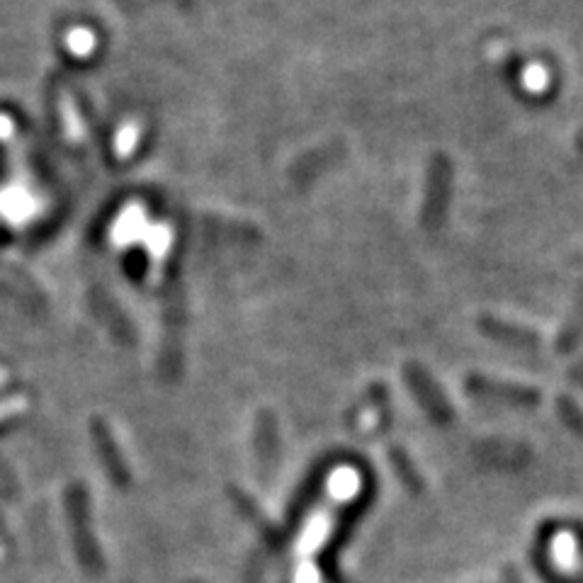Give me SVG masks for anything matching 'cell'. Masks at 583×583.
<instances>
[{"label":"cell","instance_id":"7a4b0ae2","mask_svg":"<svg viewBox=\"0 0 583 583\" xmlns=\"http://www.w3.org/2000/svg\"><path fill=\"white\" fill-rule=\"evenodd\" d=\"M479 331L498 343L513 345V348H537L540 345V336H537L535 328L515 324V321L508 319H498L494 314L481 316Z\"/></svg>","mask_w":583,"mask_h":583},{"label":"cell","instance_id":"5b68a950","mask_svg":"<svg viewBox=\"0 0 583 583\" xmlns=\"http://www.w3.org/2000/svg\"><path fill=\"white\" fill-rule=\"evenodd\" d=\"M574 377H579V379H583V360L579 362V365H576V370H574Z\"/></svg>","mask_w":583,"mask_h":583},{"label":"cell","instance_id":"3957f363","mask_svg":"<svg viewBox=\"0 0 583 583\" xmlns=\"http://www.w3.org/2000/svg\"><path fill=\"white\" fill-rule=\"evenodd\" d=\"M469 387L484 396H496V399L515 401V404H532V401H537L535 389L520 387V384H511V382H498V379H489V377H479V375L469 377Z\"/></svg>","mask_w":583,"mask_h":583},{"label":"cell","instance_id":"277c9868","mask_svg":"<svg viewBox=\"0 0 583 583\" xmlns=\"http://www.w3.org/2000/svg\"><path fill=\"white\" fill-rule=\"evenodd\" d=\"M406 379H409L411 387L416 389L418 399H421L435 416L443 418L450 416V404H445L443 394L438 392V384L430 379V375H426V370H423L421 365H406Z\"/></svg>","mask_w":583,"mask_h":583},{"label":"cell","instance_id":"8992f818","mask_svg":"<svg viewBox=\"0 0 583 583\" xmlns=\"http://www.w3.org/2000/svg\"><path fill=\"white\" fill-rule=\"evenodd\" d=\"M5 273H10V270H8V268H5V265H3V263H0V275H5Z\"/></svg>","mask_w":583,"mask_h":583},{"label":"cell","instance_id":"6da1fadb","mask_svg":"<svg viewBox=\"0 0 583 583\" xmlns=\"http://www.w3.org/2000/svg\"><path fill=\"white\" fill-rule=\"evenodd\" d=\"M452 195V161L450 156L435 154L430 158L428 178H426V197H423L421 222L426 231H438L445 224L447 207Z\"/></svg>","mask_w":583,"mask_h":583}]
</instances>
